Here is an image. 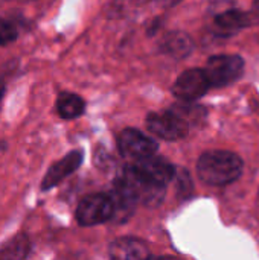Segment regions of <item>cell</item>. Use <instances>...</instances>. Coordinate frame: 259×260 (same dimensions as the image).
I'll list each match as a JSON object with an SVG mask.
<instances>
[{
  "label": "cell",
  "mask_w": 259,
  "mask_h": 260,
  "mask_svg": "<svg viewBox=\"0 0 259 260\" xmlns=\"http://www.w3.org/2000/svg\"><path fill=\"white\" fill-rule=\"evenodd\" d=\"M243 168V160L234 152L208 151L198 158L197 174L206 184L224 186L240 178Z\"/></svg>",
  "instance_id": "obj_1"
},
{
  "label": "cell",
  "mask_w": 259,
  "mask_h": 260,
  "mask_svg": "<svg viewBox=\"0 0 259 260\" xmlns=\"http://www.w3.org/2000/svg\"><path fill=\"white\" fill-rule=\"evenodd\" d=\"M85 110L84 101L73 93H61L56 101V111L63 119L79 117Z\"/></svg>",
  "instance_id": "obj_13"
},
{
  "label": "cell",
  "mask_w": 259,
  "mask_h": 260,
  "mask_svg": "<svg viewBox=\"0 0 259 260\" xmlns=\"http://www.w3.org/2000/svg\"><path fill=\"white\" fill-rule=\"evenodd\" d=\"M171 111H174L180 119H183L188 125L191 123H197L200 122L202 119H205L206 116V111L200 107V105H194L192 102L189 101H182L179 104H176Z\"/></svg>",
  "instance_id": "obj_15"
},
{
  "label": "cell",
  "mask_w": 259,
  "mask_h": 260,
  "mask_svg": "<svg viewBox=\"0 0 259 260\" xmlns=\"http://www.w3.org/2000/svg\"><path fill=\"white\" fill-rule=\"evenodd\" d=\"M118 146L122 155L131 158V160H140L150 155H154L157 151V143L151 137L145 136L143 133L128 128L124 129L119 134L118 139Z\"/></svg>",
  "instance_id": "obj_7"
},
{
  "label": "cell",
  "mask_w": 259,
  "mask_h": 260,
  "mask_svg": "<svg viewBox=\"0 0 259 260\" xmlns=\"http://www.w3.org/2000/svg\"><path fill=\"white\" fill-rule=\"evenodd\" d=\"M110 256L116 260H140L150 256V250L140 239L121 238L110 245Z\"/></svg>",
  "instance_id": "obj_11"
},
{
  "label": "cell",
  "mask_w": 259,
  "mask_h": 260,
  "mask_svg": "<svg viewBox=\"0 0 259 260\" xmlns=\"http://www.w3.org/2000/svg\"><path fill=\"white\" fill-rule=\"evenodd\" d=\"M17 38V29L12 23L0 18V46H6Z\"/></svg>",
  "instance_id": "obj_16"
},
{
  "label": "cell",
  "mask_w": 259,
  "mask_h": 260,
  "mask_svg": "<svg viewBox=\"0 0 259 260\" xmlns=\"http://www.w3.org/2000/svg\"><path fill=\"white\" fill-rule=\"evenodd\" d=\"M205 72L211 87H226L241 78L244 59L238 55H215L208 59Z\"/></svg>",
  "instance_id": "obj_3"
},
{
  "label": "cell",
  "mask_w": 259,
  "mask_h": 260,
  "mask_svg": "<svg viewBox=\"0 0 259 260\" xmlns=\"http://www.w3.org/2000/svg\"><path fill=\"white\" fill-rule=\"evenodd\" d=\"M163 6H174V5H177L179 2H182V0H159Z\"/></svg>",
  "instance_id": "obj_18"
},
{
  "label": "cell",
  "mask_w": 259,
  "mask_h": 260,
  "mask_svg": "<svg viewBox=\"0 0 259 260\" xmlns=\"http://www.w3.org/2000/svg\"><path fill=\"white\" fill-rule=\"evenodd\" d=\"M252 23H253L252 14H247L238 9H226L215 17L214 30L218 35H232Z\"/></svg>",
  "instance_id": "obj_10"
},
{
  "label": "cell",
  "mask_w": 259,
  "mask_h": 260,
  "mask_svg": "<svg viewBox=\"0 0 259 260\" xmlns=\"http://www.w3.org/2000/svg\"><path fill=\"white\" fill-rule=\"evenodd\" d=\"M133 169L136 172H139L143 178H147L151 183L160 184V186H166L176 175L174 168L163 158L150 155L140 160H134V163H131Z\"/></svg>",
  "instance_id": "obj_8"
},
{
  "label": "cell",
  "mask_w": 259,
  "mask_h": 260,
  "mask_svg": "<svg viewBox=\"0 0 259 260\" xmlns=\"http://www.w3.org/2000/svg\"><path fill=\"white\" fill-rule=\"evenodd\" d=\"M114 186L121 187L128 195H131L136 200V203H142L148 207L159 206L165 197V186L148 181L139 172H136L131 165H127L124 168Z\"/></svg>",
  "instance_id": "obj_2"
},
{
  "label": "cell",
  "mask_w": 259,
  "mask_h": 260,
  "mask_svg": "<svg viewBox=\"0 0 259 260\" xmlns=\"http://www.w3.org/2000/svg\"><path fill=\"white\" fill-rule=\"evenodd\" d=\"M133 2H136V3H145V2H148V0H133Z\"/></svg>",
  "instance_id": "obj_20"
},
{
  "label": "cell",
  "mask_w": 259,
  "mask_h": 260,
  "mask_svg": "<svg viewBox=\"0 0 259 260\" xmlns=\"http://www.w3.org/2000/svg\"><path fill=\"white\" fill-rule=\"evenodd\" d=\"M82 158H84L82 151L69 152L66 157H63L60 161H56L53 166H50V169L47 171V174L44 175V178L41 181V189L49 190V189L55 187L58 183H61L66 177H69L72 172H75L81 166Z\"/></svg>",
  "instance_id": "obj_9"
},
{
  "label": "cell",
  "mask_w": 259,
  "mask_h": 260,
  "mask_svg": "<svg viewBox=\"0 0 259 260\" xmlns=\"http://www.w3.org/2000/svg\"><path fill=\"white\" fill-rule=\"evenodd\" d=\"M147 128L163 140H179L188 134L189 125L174 111L150 113L147 116Z\"/></svg>",
  "instance_id": "obj_5"
},
{
  "label": "cell",
  "mask_w": 259,
  "mask_h": 260,
  "mask_svg": "<svg viewBox=\"0 0 259 260\" xmlns=\"http://www.w3.org/2000/svg\"><path fill=\"white\" fill-rule=\"evenodd\" d=\"M192 49L194 43L191 37L185 32H171L162 40V50L176 59L186 58L192 52Z\"/></svg>",
  "instance_id": "obj_12"
},
{
  "label": "cell",
  "mask_w": 259,
  "mask_h": 260,
  "mask_svg": "<svg viewBox=\"0 0 259 260\" xmlns=\"http://www.w3.org/2000/svg\"><path fill=\"white\" fill-rule=\"evenodd\" d=\"M113 213L114 206L111 197L105 193H93L79 203L76 209V219L81 225L90 227L113 219Z\"/></svg>",
  "instance_id": "obj_4"
},
{
  "label": "cell",
  "mask_w": 259,
  "mask_h": 260,
  "mask_svg": "<svg viewBox=\"0 0 259 260\" xmlns=\"http://www.w3.org/2000/svg\"><path fill=\"white\" fill-rule=\"evenodd\" d=\"M3 93H5V82L0 81V98L3 96Z\"/></svg>",
  "instance_id": "obj_19"
},
{
  "label": "cell",
  "mask_w": 259,
  "mask_h": 260,
  "mask_svg": "<svg viewBox=\"0 0 259 260\" xmlns=\"http://www.w3.org/2000/svg\"><path fill=\"white\" fill-rule=\"evenodd\" d=\"M29 239L26 235H15L11 241H8L2 250L0 257L2 259H24L29 254Z\"/></svg>",
  "instance_id": "obj_14"
},
{
  "label": "cell",
  "mask_w": 259,
  "mask_h": 260,
  "mask_svg": "<svg viewBox=\"0 0 259 260\" xmlns=\"http://www.w3.org/2000/svg\"><path fill=\"white\" fill-rule=\"evenodd\" d=\"M252 18H253V23L259 21V0H255L253 3V8H252Z\"/></svg>",
  "instance_id": "obj_17"
},
{
  "label": "cell",
  "mask_w": 259,
  "mask_h": 260,
  "mask_svg": "<svg viewBox=\"0 0 259 260\" xmlns=\"http://www.w3.org/2000/svg\"><path fill=\"white\" fill-rule=\"evenodd\" d=\"M211 88V82L205 70L192 69L182 73L172 85V93L179 101H197Z\"/></svg>",
  "instance_id": "obj_6"
}]
</instances>
